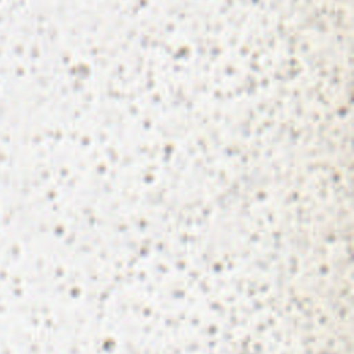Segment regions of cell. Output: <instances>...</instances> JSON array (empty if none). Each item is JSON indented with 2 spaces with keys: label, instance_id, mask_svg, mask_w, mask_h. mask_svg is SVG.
<instances>
[]
</instances>
